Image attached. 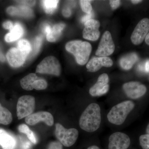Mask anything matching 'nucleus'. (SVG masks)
<instances>
[{"mask_svg":"<svg viewBox=\"0 0 149 149\" xmlns=\"http://www.w3.org/2000/svg\"><path fill=\"white\" fill-rule=\"evenodd\" d=\"M101 119L100 106L96 103H92L88 106L81 115L79 125L83 130L92 133L100 128Z\"/></svg>","mask_w":149,"mask_h":149,"instance_id":"1","label":"nucleus"},{"mask_svg":"<svg viewBox=\"0 0 149 149\" xmlns=\"http://www.w3.org/2000/svg\"><path fill=\"white\" fill-rule=\"evenodd\" d=\"M65 49L74 55L78 64L84 65L88 61L92 47L91 44L88 42L73 40L67 43Z\"/></svg>","mask_w":149,"mask_h":149,"instance_id":"2","label":"nucleus"},{"mask_svg":"<svg viewBox=\"0 0 149 149\" xmlns=\"http://www.w3.org/2000/svg\"><path fill=\"white\" fill-rule=\"evenodd\" d=\"M134 107L135 104L131 101H125L117 104L113 107L108 113V120L112 124L121 125Z\"/></svg>","mask_w":149,"mask_h":149,"instance_id":"3","label":"nucleus"},{"mask_svg":"<svg viewBox=\"0 0 149 149\" xmlns=\"http://www.w3.org/2000/svg\"><path fill=\"white\" fill-rule=\"evenodd\" d=\"M55 135L61 143L69 147L74 145L78 138L79 133L75 128L66 129L60 123L56 125Z\"/></svg>","mask_w":149,"mask_h":149,"instance_id":"4","label":"nucleus"},{"mask_svg":"<svg viewBox=\"0 0 149 149\" xmlns=\"http://www.w3.org/2000/svg\"><path fill=\"white\" fill-rule=\"evenodd\" d=\"M37 73L52 74L58 76L61 73V66L58 60L53 56L44 59L37 67Z\"/></svg>","mask_w":149,"mask_h":149,"instance_id":"5","label":"nucleus"},{"mask_svg":"<svg viewBox=\"0 0 149 149\" xmlns=\"http://www.w3.org/2000/svg\"><path fill=\"white\" fill-rule=\"evenodd\" d=\"M35 100L31 95L22 96L17 105V114L19 119L27 117L32 114L35 109Z\"/></svg>","mask_w":149,"mask_h":149,"instance_id":"6","label":"nucleus"},{"mask_svg":"<svg viewBox=\"0 0 149 149\" xmlns=\"http://www.w3.org/2000/svg\"><path fill=\"white\" fill-rule=\"evenodd\" d=\"M115 49V46L111 34L109 31H105L99 43L96 52V55L99 57L108 56L113 53Z\"/></svg>","mask_w":149,"mask_h":149,"instance_id":"7","label":"nucleus"},{"mask_svg":"<svg viewBox=\"0 0 149 149\" xmlns=\"http://www.w3.org/2000/svg\"><path fill=\"white\" fill-rule=\"evenodd\" d=\"M149 32V19H142L133 30L130 37L131 42L134 45H140L145 40Z\"/></svg>","mask_w":149,"mask_h":149,"instance_id":"8","label":"nucleus"},{"mask_svg":"<svg viewBox=\"0 0 149 149\" xmlns=\"http://www.w3.org/2000/svg\"><path fill=\"white\" fill-rule=\"evenodd\" d=\"M123 89L126 95L132 99H137L144 95L147 88L140 82L131 81L123 84Z\"/></svg>","mask_w":149,"mask_h":149,"instance_id":"9","label":"nucleus"},{"mask_svg":"<svg viewBox=\"0 0 149 149\" xmlns=\"http://www.w3.org/2000/svg\"><path fill=\"white\" fill-rule=\"evenodd\" d=\"M28 55L27 53L19 48L14 47L9 50L6 56L11 66L18 68L24 64Z\"/></svg>","mask_w":149,"mask_h":149,"instance_id":"10","label":"nucleus"},{"mask_svg":"<svg viewBox=\"0 0 149 149\" xmlns=\"http://www.w3.org/2000/svg\"><path fill=\"white\" fill-rule=\"evenodd\" d=\"M109 141V149H127L130 144V138L121 132L113 133L110 136Z\"/></svg>","mask_w":149,"mask_h":149,"instance_id":"11","label":"nucleus"},{"mask_svg":"<svg viewBox=\"0 0 149 149\" xmlns=\"http://www.w3.org/2000/svg\"><path fill=\"white\" fill-rule=\"evenodd\" d=\"M109 77L106 73L101 74L95 84L89 90V93L93 97H99L108 93L109 89Z\"/></svg>","mask_w":149,"mask_h":149,"instance_id":"12","label":"nucleus"},{"mask_svg":"<svg viewBox=\"0 0 149 149\" xmlns=\"http://www.w3.org/2000/svg\"><path fill=\"white\" fill-rule=\"evenodd\" d=\"M100 26V23L98 20L91 19L86 22L83 32V38L91 41H97L100 35L99 31Z\"/></svg>","mask_w":149,"mask_h":149,"instance_id":"13","label":"nucleus"},{"mask_svg":"<svg viewBox=\"0 0 149 149\" xmlns=\"http://www.w3.org/2000/svg\"><path fill=\"white\" fill-rule=\"evenodd\" d=\"M25 122L29 125H35L39 122H44L49 126H52L54 124L53 116L48 112H38L31 114L26 117Z\"/></svg>","mask_w":149,"mask_h":149,"instance_id":"14","label":"nucleus"},{"mask_svg":"<svg viewBox=\"0 0 149 149\" xmlns=\"http://www.w3.org/2000/svg\"><path fill=\"white\" fill-rule=\"evenodd\" d=\"M113 65L112 60L109 57H94L88 62L86 68L89 72H94L98 71L102 67H111Z\"/></svg>","mask_w":149,"mask_h":149,"instance_id":"15","label":"nucleus"},{"mask_svg":"<svg viewBox=\"0 0 149 149\" xmlns=\"http://www.w3.org/2000/svg\"><path fill=\"white\" fill-rule=\"evenodd\" d=\"M16 140L13 136L0 129V145L3 149H14L16 146Z\"/></svg>","mask_w":149,"mask_h":149,"instance_id":"16","label":"nucleus"},{"mask_svg":"<svg viewBox=\"0 0 149 149\" xmlns=\"http://www.w3.org/2000/svg\"><path fill=\"white\" fill-rule=\"evenodd\" d=\"M24 30L21 24L16 23L10 30V32L5 37V40L7 42H11L18 40L23 35Z\"/></svg>","mask_w":149,"mask_h":149,"instance_id":"17","label":"nucleus"},{"mask_svg":"<svg viewBox=\"0 0 149 149\" xmlns=\"http://www.w3.org/2000/svg\"><path fill=\"white\" fill-rule=\"evenodd\" d=\"M139 56L135 53L128 54L120 59V64L121 68L125 70H129L139 60Z\"/></svg>","mask_w":149,"mask_h":149,"instance_id":"18","label":"nucleus"},{"mask_svg":"<svg viewBox=\"0 0 149 149\" xmlns=\"http://www.w3.org/2000/svg\"><path fill=\"white\" fill-rule=\"evenodd\" d=\"M65 27L64 23H60L55 24L52 27L50 31L47 34V39L49 42H53L58 40L61 36L62 32Z\"/></svg>","mask_w":149,"mask_h":149,"instance_id":"19","label":"nucleus"},{"mask_svg":"<svg viewBox=\"0 0 149 149\" xmlns=\"http://www.w3.org/2000/svg\"><path fill=\"white\" fill-rule=\"evenodd\" d=\"M39 78L35 73H30L20 80V85L22 88L24 90L27 91H32L33 89V83Z\"/></svg>","mask_w":149,"mask_h":149,"instance_id":"20","label":"nucleus"},{"mask_svg":"<svg viewBox=\"0 0 149 149\" xmlns=\"http://www.w3.org/2000/svg\"><path fill=\"white\" fill-rule=\"evenodd\" d=\"M13 120L12 115L7 109L0 104V124L8 125Z\"/></svg>","mask_w":149,"mask_h":149,"instance_id":"21","label":"nucleus"},{"mask_svg":"<svg viewBox=\"0 0 149 149\" xmlns=\"http://www.w3.org/2000/svg\"><path fill=\"white\" fill-rule=\"evenodd\" d=\"M44 10L48 14L53 13L57 7L59 1L56 0H46L42 1Z\"/></svg>","mask_w":149,"mask_h":149,"instance_id":"22","label":"nucleus"},{"mask_svg":"<svg viewBox=\"0 0 149 149\" xmlns=\"http://www.w3.org/2000/svg\"><path fill=\"white\" fill-rule=\"evenodd\" d=\"M18 129L19 132L26 134L27 138L32 143L35 144L37 143V139L35 134L27 125L24 124H21L19 126Z\"/></svg>","mask_w":149,"mask_h":149,"instance_id":"23","label":"nucleus"},{"mask_svg":"<svg viewBox=\"0 0 149 149\" xmlns=\"http://www.w3.org/2000/svg\"><path fill=\"white\" fill-rule=\"evenodd\" d=\"M33 15L32 11L27 6H23L16 7V15H20L25 17H29Z\"/></svg>","mask_w":149,"mask_h":149,"instance_id":"24","label":"nucleus"},{"mask_svg":"<svg viewBox=\"0 0 149 149\" xmlns=\"http://www.w3.org/2000/svg\"><path fill=\"white\" fill-rule=\"evenodd\" d=\"M22 50L24 51L28 55L32 52V47L28 41L25 40H19L17 43V47Z\"/></svg>","mask_w":149,"mask_h":149,"instance_id":"25","label":"nucleus"},{"mask_svg":"<svg viewBox=\"0 0 149 149\" xmlns=\"http://www.w3.org/2000/svg\"><path fill=\"white\" fill-rule=\"evenodd\" d=\"M91 1L82 0L80 1L81 9L83 12L87 14H90L93 11V7L91 3Z\"/></svg>","mask_w":149,"mask_h":149,"instance_id":"26","label":"nucleus"},{"mask_svg":"<svg viewBox=\"0 0 149 149\" xmlns=\"http://www.w3.org/2000/svg\"><path fill=\"white\" fill-rule=\"evenodd\" d=\"M47 85V83L45 80L39 78L33 83V89H35L37 91H40L46 89Z\"/></svg>","mask_w":149,"mask_h":149,"instance_id":"27","label":"nucleus"},{"mask_svg":"<svg viewBox=\"0 0 149 149\" xmlns=\"http://www.w3.org/2000/svg\"><path fill=\"white\" fill-rule=\"evenodd\" d=\"M42 43V37L41 36H37L35 39L34 42V49L32 51V56L36 55L40 51V48Z\"/></svg>","mask_w":149,"mask_h":149,"instance_id":"28","label":"nucleus"},{"mask_svg":"<svg viewBox=\"0 0 149 149\" xmlns=\"http://www.w3.org/2000/svg\"><path fill=\"white\" fill-rule=\"evenodd\" d=\"M140 143L143 149H149V135H141L139 138Z\"/></svg>","mask_w":149,"mask_h":149,"instance_id":"29","label":"nucleus"},{"mask_svg":"<svg viewBox=\"0 0 149 149\" xmlns=\"http://www.w3.org/2000/svg\"><path fill=\"white\" fill-rule=\"evenodd\" d=\"M48 149H63L62 145L59 142H52L49 145Z\"/></svg>","mask_w":149,"mask_h":149,"instance_id":"30","label":"nucleus"},{"mask_svg":"<svg viewBox=\"0 0 149 149\" xmlns=\"http://www.w3.org/2000/svg\"><path fill=\"white\" fill-rule=\"evenodd\" d=\"M110 5L112 9H116L120 6V1L119 0H111L109 1Z\"/></svg>","mask_w":149,"mask_h":149,"instance_id":"31","label":"nucleus"},{"mask_svg":"<svg viewBox=\"0 0 149 149\" xmlns=\"http://www.w3.org/2000/svg\"><path fill=\"white\" fill-rule=\"evenodd\" d=\"M14 26L13 23L10 21H7L3 23V27L6 29L10 30Z\"/></svg>","mask_w":149,"mask_h":149,"instance_id":"32","label":"nucleus"},{"mask_svg":"<svg viewBox=\"0 0 149 149\" xmlns=\"http://www.w3.org/2000/svg\"><path fill=\"white\" fill-rule=\"evenodd\" d=\"M17 1L24 4L25 5L30 6H32L35 5V1Z\"/></svg>","mask_w":149,"mask_h":149,"instance_id":"33","label":"nucleus"},{"mask_svg":"<svg viewBox=\"0 0 149 149\" xmlns=\"http://www.w3.org/2000/svg\"><path fill=\"white\" fill-rule=\"evenodd\" d=\"M31 147V143L28 141H24L22 142L21 147L23 149H29Z\"/></svg>","mask_w":149,"mask_h":149,"instance_id":"34","label":"nucleus"},{"mask_svg":"<svg viewBox=\"0 0 149 149\" xmlns=\"http://www.w3.org/2000/svg\"><path fill=\"white\" fill-rule=\"evenodd\" d=\"M62 14L65 17H69L71 15V10L69 8H64L62 11Z\"/></svg>","mask_w":149,"mask_h":149,"instance_id":"35","label":"nucleus"},{"mask_svg":"<svg viewBox=\"0 0 149 149\" xmlns=\"http://www.w3.org/2000/svg\"><path fill=\"white\" fill-rule=\"evenodd\" d=\"M92 13L90 14H87V15H85V16L83 17V18L81 19L82 22H84L85 23L86 22L88 21L89 19H91V17H92Z\"/></svg>","mask_w":149,"mask_h":149,"instance_id":"36","label":"nucleus"},{"mask_svg":"<svg viewBox=\"0 0 149 149\" xmlns=\"http://www.w3.org/2000/svg\"><path fill=\"white\" fill-rule=\"evenodd\" d=\"M144 70L145 72H149V60L147 61L145 63L144 65Z\"/></svg>","mask_w":149,"mask_h":149,"instance_id":"37","label":"nucleus"},{"mask_svg":"<svg viewBox=\"0 0 149 149\" xmlns=\"http://www.w3.org/2000/svg\"><path fill=\"white\" fill-rule=\"evenodd\" d=\"M5 61V58L4 56L3 55V54L2 52L1 48H0V61L4 62Z\"/></svg>","mask_w":149,"mask_h":149,"instance_id":"38","label":"nucleus"},{"mask_svg":"<svg viewBox=\"0 0 149 149\" xmlns=\"http://www.w3.org/2000/svg\"><path fill=\"white\" fill-rule=\"evenodd\" d=\"M145 42L147 45L149 46V32L145 38Z\"/></svg>","mask_w":149,"mask_h":149,"instance_id":"39","label":"nucleus"},{"mask_svg":"<svg viewBox=\"0 0 149 149\" xmlns=\"http://www.w3.org/2000/svg\"><path fill=\"white\" fill-rule=\"evenodd\" d=\"M142 1H141V0H132V1H131V3L134 4H137L142 2Z\"/></svg>","mask_w":149,"mask_h":149,"instance_id":"40","label":"nucleus"},{"mask_svg":"<svg viewBox=\"0 0 149 149\" xmlns=\"http://www.w3.org/2000/svg\"><path fill=\"white\" fill-rule=\"evenodd\" d=\"M87 149H100L98 147L96 146H93L89 147Z\"/></svg>","mask_w":149,"mask_h":149,"instance_id":"41","label":"nucleus"},{"mask_svg":"<svg viewBox=\"0 0 149 149\" xmlns=\"http://www.w3.org/2000/svg\"><path fill=\"white\" fill-rule=\"evenodd\" d=\"M146 131L147 134L149 135V123L148 124V126H147Z\"/></svg>","mask_w":149,"mask_h":149,"instance_id":"42","label":"nucleus"}]
</instances>
